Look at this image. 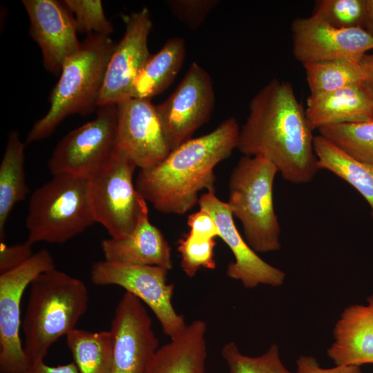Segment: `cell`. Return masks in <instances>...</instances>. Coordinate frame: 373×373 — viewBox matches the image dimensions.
<instances>
[{
    "label": "cell",
    "mask_w": 373,
    "mask_h": 373,
    "mask_svg": "<svg viewBox=\"0 0 373 373\" xmlns=\"http://www.w3.org/2000/svg\"><path fill=\"white\" fill-rule=\"evenodd\" d=\"M168 271L160 266H125L104 260L93 265L90 278L95 285H117L133 294L149 306L163 332L173 338L186 324L172 305L175 286L166 283Z\"/></svg>",
    "instance_id": "cell-9"
},
{
    "label": "cell",
    "mask_w": 373,
    "mask_h": 373,
    "mask_svg": "<svg viewBox=\"0 0 373 373\" xmlns=\"http://www.w3.org/2000/svg\"><path fill=\"white\" fill-rule=\"evenodd\" d=\"M276 167L268 160L244 155L229 180L227 202L233 217L242 224L245 238L256 252L280 248V226L273 200Z\"/></svg>",
    "instance_id": "cell-5"
},
{
    "label": "cell",
    "mask_w": 373,
    "mask_h": 373,
    "mask_svg": "<svg viewBox=\"0 0 373 373\" xmlns=\"http://www.w3.org/2000/svg\"><path fill=\"white\" fill-rule=\"evenodd\" d=\"M214 106L212 79L193 62L175 90L155 106L171 151L192 139L196 130L209 121Z\"/></svg>",
    "instance_id": "cell-11"
},
{
    "label": "cell",
    "mask_w": 373,
    "mask_h": 373,
    "mask_svg": "<svg viewBox=\"0 0 373 373\" xmlns=\"http://www.w3.org/2000/svg\"><path fill=\"white\" fill-rule=\"evenodd\" d=\"M363 28L373 37V0H366Z\"/></svg>",
    "instance_id": "cell-38"
},
{
    "label": "cell",
    "mask_w": 373,
    "mask_h": 373,
    "mask_svg": "<svg viewBox=\"0 0 373 373\" xmlns=\"http://www.w3.org/2000/svg\"><path fill=\"white\" fill-rule=\"evenodd\" d=\"M334 338L327 353L336 365L373 364V294L366 305L343 310L334 326Z\"/></svg>",
    "instance_id": "cell-19"
},
{
    "label": "cell",
    "mask_w": 373,
    "mask_h": 373,
    "mask_svg": "<svg viewBox=\"0 0 373 373\" xmlns=\"http://www.w3.org/2000/svg\"><path fill=\"white\" fill-rule=\"evenodd\" d=\"M135 162L116 147L107 162L88 179L89 195L95 222L111 238H122L137 225L144 198L133 184Z\"/></svg>",
    "instance_id": "cell-7"
},
{
    "label": "cell",
    "mask_w": 373,
    "mask_h": 373,
    "mask_svg": "<svg viewBox=\"0 0 373 373\" xmlns=\"http://www.w3.org/2000/svg\"><path fill=\"white\" fill-rule=\"evenodd\" d=\"M54 268L50 253L41 249L19 266L0 274V373H28L19 335L21 298L37 276Z\"/></svg>",
    "instance_id": "cell-10"
},
{
    "label": "cell",
    "mask_w": 373,
    "mask_h": 373,
    "mask_svg": "<svg viewBox=\"0 0 373 373\" xmlns=\"http://www.w3.org/2000/svg\"><path fill=\"white\" fill-rule=\"evenodd\" d=\"M314 149L319 170L329 171L354 187L369 204L373 219V165L354 160L321 135L314 136Z\"/></svg>",
    "instance_id": "cell-24"
},
{
    "label": "cell",
    "mask_w": 373,
    "mask_h": 373,
    "mask_svg": "<svg viewBox=\"0 0 373 373\" xmlns=\"http://www.w3.org/2000/svg\"><path fill=\"white\" fill-rule=\"evenodd\" d=\"M104 260L125 266H160L172 269L171 247L161 231L152 224L145 200L133 231L122 238L101 242Z\"/></svg>",
    "instance_id": "cell-18"
},
{
    "label": "cell",
    "mask_w": 373,
    "mask_h": 373,
    "mask_svg": "<svg viewBox=\"0 0 373 373\" xmlns=\"http://www.w3.org/2000/svg\"><path fill=\"white\" fill-rule=\"evenodd\" d=\"M95 222L88 179L67 173L38 187L30 196L26 227L27 241L64 243Z\"/></svg>",
    "instance_id": "cell-6"
},
{
    "label": "cell",
    "mask_w": 373,
    "mask_h": 373,
    "mask_svg": "<svg viewBox=\"0 0 373 373\" xmlns=\"http://www.w3.org/2000/svg\"><path fill=\"white\" fill-rule=\"evenodd\" d=\"M109 36L86 35L64 62L52 88L47 113L30 129L26 144L49 137L68 116L86 115L98 108L106 68L115 46Z\"/></svg>",
    "instance_id": "cell-4"
},
{
    "label": "cell",
    "mask_w": 373,
    "mask_h": 373,
    "mask_svg": "<svg viewBox=\"0 0 373 373\" xmlns=\"http://www.w3.org/2000/svg\"><path fill=\"white\" fill-rule=\"evenodd\" d=\"M292 50L303 65L336 59L360 61L373 49V37L363 28H338L313 17L295 19Z\"/></svg>",
    "instance_id": "cell-14"
},
{
    "label": "cell",
    "mask_w": 373,
    "mask_h": 373,
    "mask_svg": "<svg viewBox=\"0 0 373 373\" xmlns=\"http://www.w3.org/2000/svg\"><path fill=\"white\" fill-rule=\"evenodd\" d=\"M359 62L365 75L364 84L373 93V53H366Z\"/></svg>",
    "instance_id": "cell-37"
},
{
    "label": "cell",
    "mask_w": 373,
    "mask_h": 373,
    "mask_svg": "<svg viewBox=\"0 0 373 373\" xmlns=\"http://www.w3.org/2000/svg\"><path fill=\"white\" fill-rule=\"evenodd\" d=\"M62 2L72 14L77 32L105 36L113 32V26L106 17L101 1L64 0Z\"/></svg>",
    "instance_id": "cell-30"
},
{
    "label": "cell",
    "mask_w": 373,
    "mask_h": 373,
    "mask_svg": "<svg viewBox=\"0 0 373 373\" xmlns=\"http://www.w3.org/2000/svg\"><path fill=\"white\" fill-rule=\"evenodd\" d=\"M117 119V105L98 107L93 120L69 132L57 144L48 162L51 174L90 178L115 148Z\"/></svg>",
    "instance_id": "cell-8"
},
{
    "label": "cell",
    "mask_w": 373,
    "mask_h": 373,
    "mask_svg": "<svg viewBox=\"0 0 373 373\" xmlns=\"http://www.w3.org/2000/svg\"><path fill=\"white\" fill-rule=\"evenodd\" d=\"M219 2L218 0H169L166 4L177 19L195 30L202 25Z\"/></svg>",
    "instance_id": "cell-32"
},
{
    "label": "cell",
    "mask_w": 373,
    "mask_h": 373,
    "mask_svg": "<svg viewBox=\"0 0 373 373\" xmlns=\"http://www.w3.org/2000/svg\"><path fill=\"white\" fill-rule=\"evenodd\" d=\"M304 66L310 95L332 93L364 84L365 75L359 61L336 59L309 63Z\"/></svg>",
    "instance_id": "cell-26"
},
{
    "label": "cell",
    "mask_w": 373,
    "mask_h": 373,
    "mask_svg": "<svg viewBox=\"0 0 373 373\" xmlns=\"http://www.w3.org/2000/svg\"><path fill=\"white\" fill-rule=\"evenodd\" d=\"M319 135L349 156L373 165V119L328 125L318 129Z\"/></svg>",
    "instance_id": "cell-27"
},
{
    "label": "cell",
    "mask_w": 373,
    "mask_h": 373,
    "mask_svg": "<svg viewBox=\"0 0 373 373\" xmlns=\"http://www.w3.org/2000/svg\"><path fill=\"white\" fill-rule=\"evenodd\" d=\"M365 5L366 0H319L312 16L335 28H363Z\"/></svg>",
    "instance_id": "cell-29"
},
{
    "label": "cell",
    "mask_w": 373,
    "mask_h": 373,
    "mask_svg": "<svg viewBox=\"0 0 373 373\" xmlns=\"http://www.w3.org/2000/svg\"><path fill=\"white\" fill-rule=\"evenodd\" d=\"M30 285L22 323L28 370L44 361L57 340L75 329L88 305L85 283L56 268L40 274Z\"/></svg>",
    "instance_id": "cell-3"
},
{
    "label": "cell",
    "mask_w": 373,
    "mask_h": 373,
    "mask_svg": "<svg viewBox=\"0 0 373 373\" xmlns=\"http://www.w3.org/2000/svg\"><path fill=\"white\" fill-rule=\"evenodd\" d=\"M216 245L215 239L200 238L189 233L184 234L179 240L178 251L181 257L180 266L188 277H193L202 267L216 269Z\"/></svg>",
    "instance_id": "cell-31"
},
{
    "label": "cell",
    "mask_w": 373,
    "mask_h": 373,
    "mask_svg": "<svg viewBox=\"0 0 373 373\" xmlns=\"http://www.w3.org/2000/svg\"><path fill=\"white\" fill-rule=\"evenodd\" d=\"M30 21V35L38 44L45 68L59 75L64 62L81 42L72 14L62 1L23 0Z\"/></svg>",
    "instance_id": "cell-17"
},
{
    "label": "cell",
    "mask_w": 373,
    "mask_h": 373,
    "mask_svg": "<svg viewBox=\"0 0 373 373\" xmlns=\"http://www.w3.org/2000/svg\"><path fill=\"white\" fill-rule=\"evenodd\" d=\"M221 355L229 373H297L285 367L276 344L261 356L251 357L242 354L237 345L230 341L222 347Z\"/></svg>",
    "instance_id": "cell-28"
},
{
    "label": "cell",
    "mask_w": 373,
    "mask_h": 373,
    "mask_svg": "<svg viewBox=\"0 0 373 373\" xmlns=\"http://www.w3.org/2000/svg\"><path fill=\"white\" fill-rule=\"evenodd\" d=\"M237 149L272 163L284 180L311 182L318 171L313 128L292 86L271 79L251 99Z\"/></svg>",
    "instance_id": "cell-1"
},
{
    "label": "cell",
    "mask_w": 373,
    "mask_h": 373,
    "mask_svg": "<svg viewBox=\"0 0 373 373\" xmlns=\"http://www.w3.org/2000/svg\"><path fill=\"white\" fill-rule=\"evenodd\" d=\"M26 144L17 131L9 133L0 164V242H4L12 210L29 192L24 169Z\"/></svg>",
    "instance_id": "cell-23"
},
{
    "label": "cell",
    "mask_w": 373,
    "mask_h": 373,
    "mask_svg": "<svg viewBox=\"0 0 373 373\" xmlns=\"http://www.w3.org/2000/svg\"><path fill=\"white\" fill-rule=\"evenodd\" d=\"M66 336L79 373H111L113 343L111 330L93 332L75 328Z\"/></svg>",
    "instance_id": "cell-25"
},
{
    "label": "cell",
    "mask_w": 373,
    "mask_h": 373,
    "mask_svg": "<svg viewBox=\"0 0 373 373\" xmlns=\"http://www.w3.org/2000/svg\"><path fill=\"white\" fill-rule=\"evenodd\" d=\"M186 55L185 41L174 37L151 55L135 78L130 98L151 99L166 90L180 70Z\"/></svg>",
    "instance_id": "cell-22"
},
{
    "label": "cell",
    "mask_w": 373,
    "mask_h": 373,
    "mask_svg": "<svg viewBox=\"0 0 373 373\" xmlns=\"http://www.w3.org/2000/svg\"><path fill=\"white\" fill-rule=\"evenodd\" d=\"M297 373H362L358 365H336L332 368H323L317 360L310 356L303 355L296 361Z\"/></svg>",
    "instance_id": "cell-35"
},
{
    "label": "cell",
    "mask_w": 373,
    "mask_h": 373,
    "mask_svg": "<svg viewBox=\"0 0 373 373\" xmlns=\"http://www.w3.org/2000/svg\"><path fill=\"white\" fill-rule=\"evenodd\" d=\"M32 245L27 240L13 245L0 242V273L8 271L29 259L34 254Z\"/></svg>",
    "instance_id": "cell-33"
},
{
    "label": "cell",
    "mask_w": 373,
    "mask_h": 373,
    "mask_svg": "<svg viewBox=\"0 0 373 373\" xmlns=\"http://www.w3.org/2000/svg\"><path fill=\"white\" fill-rule=\"evenodd\" d=\"M115 146L140 169L151 168L171 151L151 99L130 98L117 104Z\"/></svg>",
    "instance_id": "cell-15"
},
{
    "label": "cell",
    "mask_w": 373,
    "mask_h": 373,
    "mask_svg": "<svg viewBox=\"0 0 373 373\" xmlns=\"http://www.w3.org/2000/svg\"><path fill=\"white\" fill-rule=\"evenodd\" d=\"M123 19L124 33L108 61L99 107L130 99L133 82L151 55L148 39L153 23L149 9L143 8Z\"/></svg>",
    "instance_id": "cell-13"
},
{
    "label": "cell",
    "mask_w": 373,
    "mask_h": 373,
    "mask_svg": "<svg viewBox=\"0 0 373 373\" xmlns=\"http://www.w3.org/2000/svg\"><path fill=\"white\" fill-rule=\"evenodd\" d=\"M198 206L213 218L220 237L229 247L235 260L227 269V275L240 281L247 288L259 285L278 287L283 284L285 274L263 260L240 234L234 223L233 216L227 205L214 192L200 195Z\"/></svg>",
    "instance_id": "cell-16"
},
{
    "label": "cell",
    "mask_w": 373,
    "mask_h": 373,
    "mask_svg": "<svg viewBox=\"0 0 373 373\" xmlns=\"http://www.w3.org/2000/svg\"><path fill=\"white\" fill-rule=\"evenodd\" d=\"M306 115L313 129L373 119V93L363 84L332 93L310 95Z\"/></svg>",
    "instance_id": "cell-20"
},
{
    "label": "cell",
    "mask_w": 373,
    "mask_h": 373,
    "mask_svg": "<svg viewBox=\"0 0 373 373\" xmlns=\"http://www.w3.org/2000/svg\"><path fill=\"white\" fill-rule=\"evenodd\" d=\"M189 233L195 237L204 239H215L220 237L218 227L211 216L200 209L191 213L187 218Z\"/></svg>",
    "instance_id": "cell-34"
},
{
    "label": "cell",
    "mask_w": 373,
    "mask_h": 373,
    "mask_svg": "<svg viewBox=\"0 0 373 373\" xmlns=\"http://www.w3.org/2000/svg\"><path fill=\"white\" fill-rule=\"evenodd\" d=\"M28 373H79L74 362L58 366H49L41 361L29 368Z\"/></svg>",
    "instance_id": "cell-36"
},
{
    "label": "cell",
    "mask_w": 373,
    "mask_h": 373,
    "mask_svg": "<svg viewBox=\"0 0 373 373\" xmlns=\"http://www.w3.org/2000/svg\"><path fill=\"white\" fill-rule=\"evenodd\" d=\"M113 343L111 373H146L159 348V340L142 301L125 291L111 322Z\"/></svg>",
    "instance_id": "cell-12"
},
{
    "label": "cell",
    "mask_w": 373,
    "mask_h": 373,
    "mask_svg": "<svg viewBox=\"0 0 373 373\" xmlns=\"http://www.w3.org/2000/svg\"><path fill=\"white\" fill-rule=\"evenodd\" d=\"M240 128L230 117L211 132L183 143L157 165L140 169L136 190L161 213L189 212L198 204L200 191L215 193L214 169L238 147Z\"/></svg>",
    "instance_id": "cell-2"
},
{
    "label": "cell",
    "mask_w": 373,
    "mask_h": 373,
    "mask_svg": "<svg viewBox=\"0 0 373 373\" xmlns=\"http://www.w3.org/2000/svg\"><path fill=\"white\" fill-rule=\"evenodd\" d=\"M207 325L195 320L170 342L159 347L146 373H206Z\"/></svg>",
    "instance_id": "cell-21"
}]
</instances>
